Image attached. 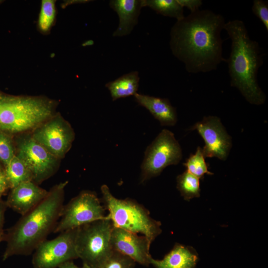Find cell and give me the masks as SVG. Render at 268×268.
I'll use <instances>...</instances> for the list:
<instances>
[{
    "label": "cell",
    "instance_id": "obj_1",
    "mask_svg": "<svg viewBox=\"0 0 268 268\" xmlns=\"http://www.w3.org/2000/svg\"><path fill=\"white\" fill-rule=\"evenodd\" d=\"M222 15L208 9L198 10L177 20L170 32L173 55L184 63L191 73L215 70L222 62L221 32L225 24Z\"/></svg>",
    "mask_w": 268,
    "mask_h": 268
},
{
    "label": "cell",
    "instance_id": "obj_2",
    "mask_svg": "<svg viewBox=\"0 0 268 268\" xmlns=\"http://www.w3.org/2000/svg\"><path fill=\"white\" fill-rule=\"evenodd\" d=\"M67 183L65 181L53 186L38 205L22 215L7 230L3 261L13 256L31 254L54 232L64 205L65 189Z\"/></svg>",
    "mask_w": 268,
    "mask_h": 268
},
{
    "label": "cell",
    "instance_id": "obj_3",
    "mask_svg": "<svg viewBox=\"0 0 268 268\" xmlns=\"http://www.w3.org/2000/svg\"><path fill=\"white\" fill-rule=\"evenodd\" d=\"M224 29L231 40L230 56L226 59L230 85L236 87L249 103L263 104L266 96L258 82V73L263 64L259 43L252 40L244 23L235 19L225 23Z\"/></svg>",
    "mask_w": 268,
    "mask_h": 268
},
{
    "label": "cell",
    "instance_id": "obj_4",
    "mask_svg": "<svg viewBox=\"0 0 268 268\" xmlns=\"http://www.w3.org/2000/svg\"><path fill=\"white\" fill-rule=\"evenodd\" d=\"M53 102L46 98L4 95L0 103V130L17 133L34 130L54 114Z\"/></svg>",
    "mask_w": 268,
    "mask_h": 268
},
{
    "label": "cell",
    "instance_id": "obj_5",
    "mask_svg": "<svg viewBox=\"0 0 268 268\" xmlns=\"http://www.w3.org/2000/svg\"><path fill=\"white\" fill-rule=\"evenodd\" d=\"M104 206L114 227L142 234L151 243L162 232L161 222L150 216L147 209L134 201L118 199L106 185L101 187Z\"/></svg>",
    "mask_w": 268,
    "mask_h": 268
},
{
    "label": "cell",
    "instance_id": "obj_6",
    "mask_svg": "<svg viewBox=\"0 0 268 268\" xmlns=\"http://www.w3.org/2000/svg\"><path fill=\"white\" fill-rule=\"evenodd\" d=\"M113 225L107 217L77 228L75 240L78 258L89 268H100L113 251L111 236Z\"/></svg>",
    "mask_w": 268,
    "mask_h": 268
},
{
    "label": "cell",
    "instance_id": "obj_7",
    "mask_svg": "<svg viewBox=\"0 0 268 268\" xmlns=\"http://www.w3.org/2000/svg\"><path fill=\"white\" fill-rule=\"evenodd\" d=\"M182 156L181 147L174 134L163 129L144 152L141 165L140 183L159 176L168 166L177 165Z\"/></svg>",
    "mask_w": 268,
    "mask_h": 268
},
{
    "label": "cell",
    "instance_id": "obj_8",
    "mask_svg": "<svg viewBox=\"0 0 268 268\" xmlns=\"http://www.w3.org/2000/svg\"><path fill=\"white\" fill-rule=\"evenodd\" d=\"M105 208L95 192L83 191L64 205L53 232L60 233L94 221L105 219Z\"/></svg>",
    "mask_w": 268,
    "mask_h": 268
},
{
    "label": "cell",
    "instance_id": "obj_9",
    "mask_svg": "<svg viewBox=\"0 0 268 268\" xmlns=\"http://www.w3.org/2000/svg\"><path fill=\"white\" fill-rule=\"evenodd\" d=\"M77 228L60 233L55 238L45 240L33 252L34 268H58L64 263L77 259L75 240Z\"/></svg>",
    "mask_w": 268,
    "mask_h": 268
},
{
    "label": "cell",
    "instance_id": "obj_10",
    "mask_svg": "<svg viewBox=\"0 0 268 268\" xmlns=\"http://www.w3.org/2000/svg\"><path fill=\"white\" fill-rule=\"evenodd\" d=\"M31 136L58 159L70 150L75 134L70 124L59 114H55L33 131Z\"/></svg>",
    "mask_w": 268,
    "mask_h": 268
},
{
    "label": "cell",
    "instance_id": "obj_11",
    "mask_svg": "<svg viewBox=\"0 0 268 268\" xmlns=\"http://www.w3.org/2000/svg\"><path fill=\"white\" fill-rule=\"evenodd\" d=\"M15 154L30 170L32 181L40 184L58 169L59 159L50 154L32 136L22 138Z\"/></svg>",
    "mask_w": 268,
    "mask_h": 268
},
{
    "label": "cell",
    "instance_id": "obj_12",
    "mask_svg": "<svg viewBox=\"0 0 268 268\" xmlns=\"http://www.w3.org/2000/svg\"><path fill=\"white\" fill-rule=\"evenodd\" d=\"M191 130L197 131L203 139L205 144L202 150L205 158L226 160L232 147V139L218 117H204Z\"/></svg>",
    "mask_w": 268,
    "mask_h": 268
},
{
    "label": "cell",
    "instance_id": "obj_13",
    "mask_svg": "<svg viewBox=\"0 0 268 268\" xmlns=\"http://www.w3.org/2000/svg\"><path fill=\"white\" fill-rule=\"evenodd\" d=\"M111 243L113 250L130 257L135 263L144 266L150 265L151 243L144 236L113 226Z\"/></svg>",
    "mask_w": 268,
    "mask_h": 268
},
{
    "label": "cell",
    "instance_id": "obj_14",
    "mask_svg": "<svg viewBox=\"0 0 268 268\" xmlns=\"http://www.w3.org/2000/svg\"><path fill=\"white\" fill-rule=\"evenodd\" d=\"M48 193L34 182H25L11 189L5 203L7 207L22 215L38 205Z\"/></svg>",
    "mask_w": 268,
    "mask_h": 268
},
{
    "label": "cell",
    "instance_id": "obj_15",
    "mask_svg": "<svg viewBox=\"0 0 268 268\" xmlns=\"http://www.w3.org/2000/svg\"><path fill=\"white\" fill-rule=\"evenodd\" d=\"M109 5L119 18L118 26L113 36L122 37L130 34L138 23L142 0H111Z\"/></svg>",
    "mask_w": 268,
    "mask_h": 268
},
{
    "label": "cell",
    "instance_id": "obj_16",
    "mask_svg": "<svg viewBox=\"0 0 268 268\" xmlns=\"http://www.w3.org/2000/svg\"><path fill=\"white\" fill-rule=\"evenodd\" d=\"M134 96L136 102L146 109L162 126H174L176 124L177 115L176 108L167 98L137 93Z\"/></svg>",
    "mask_w": 268,
    "mask_h": 268
},
{
    "label": "cell",
    "instance_id": "obj_17",
    "mask_svg": "<svg viewBox=\"0 0 268 268\" xmlns=\"http://www.w3.org/2000/svg\"><path fill=\"white\" fill-rule=\"evenodd\" d=\"M198 260V253L192 247L176 243L163 259L151 257L150 264L155 268H195Z\"/></svg>",
    "mask_w": 268,
    "mask_h": 268
},
{
    "label": "cell",
    "instance_id": "obj_18",
    "mask_svg": "<svg viewBox=\"0 0 268 268\" xmlns=\"http://www.w3.org/2000/svg\"><path fill=\"white\" fill-rule=\"evenodd\" d=\"M138 72L133 71L125 74L105 85L109 90L113 101L134 96L139 86Z\"/></svg>",
    "mask_w": 268,
    "mask_h": 268
},
{
    "label": "cell",
    "instance_id": "obj_19",
    "mask_svg": "<svg viewBox=\"0 0 268 268\" xmlns=\"http://www.w3.org/2000/svg\"><path fill=\"white\" fill-rule=\"evenodd\" d=\"M5 166L4 172L9 188L12 189L23 182L32 181V175L30 170L15 155Z\"/></svg>",
    "mask_w": 268,
    "mask_h": 268
},
{
    "label": "cell",
    "instance_id": "obj_20",
    "mask_svg": "<svg viewBox=\"0 0 268 268\" xmlns=\"http://www.w3.org/2000/svg\"><path fill=\"white\" fill-rule=\"evenodd\" d=\"M142 7H149L156 13L176 18L177 21L185 17L184 8L177 0H142Z\"/></svg>",
    "mask_w": 268,
    "mask_h": 268
},
{
    "label": "cell",
    "instance_id": "obj_21",
    "mask_svg": "<svg viewBox=\"0 0 268 268\" xmlns=\"http://www.w3.org/2000/svg\"><path fill=\"white\" fill-rule=\"evenodd\" d=\"M177 188L186 201L200 197V179L186 170L177 176Z\"/></svg>",
    "mask_w": 268,
    "mask_h": 268
},
{
    "label": "cell",
    "instance_id": "obj_22",
    "mask_svg": "<svg viewBox=\"0 0 268 268\" xmlns=\"http://www.w3.org/2000/svg\"><path fill=\"white\" fill-rule=\"evenodd\" d=\"M183 165L186 168V171L198 178H203L205 174L211 175L213 173L208 169V165L205 162L202 148L198 146L194 154H191L186 159Z\"/></svg>",
    "mask_w": 268,
    "mask_h": 268
},
{
    "label": "cell",
    "instance_id": "obj_23",
    "mask_svg": "<svg viewBox=\"0 0 268 268\" xmlns=\"http://www.w3.org/2000/svg\"><path fill=\"white\" fill-rule=\"evenodd\" d=\"M56 13L55 1L52 0L42 1L41 10L38 19V25L44 32L49 30L52 25Z\"/></svg>",
    "mask_w": 268,
    "mask_h": 268
},
{
    "label": "cell",
    "instance_id": "obj_24",
    "mask_svg": "<svg viewBox=\"0 0 268 268\" xmlns=\"http://www.w3.org/2000/svg\"><path fill=\"white\" fill-rule=\"evenodd\" d=\"M135 262L130 257L113 250L100 268H134Z\"/></svg>",
    "mask_w": 268,
    "mask_h": 268
},
{
    "label": "cell",
    "instance_id": "obj_25",
    "mask_svg": "<svg viewBox=\"0 0 268 268\" xmlns=\"http://www.w3.org/2000/svg\"><path fill=\"white\" fill-rule=\"evenodd\" d=\"M15 155L10 137L5 132L0 130V160L5 166Z\"/></svg>",
    "mask_w": 268,
    "mask_h": 268
},
{
    "label": "cell",
    "instance_id": "obj_26",
    "mask_svg": "<svg viewBox=\"0 0 268 268\" xmlns=\"http://www.w3.org/2000/svg\"><path fill=\"white\" fill-rule=\"evenodd\" d=\"M253 13L259 18L268 31V2L263 0H254L252 8Z\"/></svg>",
    "mask_w": 268,
    "mask_h": 268
},
{
    "label": "cell",
    "instance_id": "obj_27",
    "mask_svg": "<svg viewBox=\"0 0 268 268\" xmlns=\"http://www.w3.org/2000/svg\"><path fill=\"white\" fill-rule=\"evenodd\" d=\"M179 4L184 8H188L191 12H194L199 9L202 4L201 0H177Z\"/></svg>",
    "mask_w": 268,
    "mask_h": 268
},
{
    "label": "cell",
    "instance_id": "obj_28",
    "mask_svg": "<svg viewBox=\"0 0 268 268\" xmlns=\"http://www.w3.org/2000/svg\"><path fill=\"white\" fill-rule=\"evenodd\" d=\"M7 208L5 201L0 198V242L4 241L5 233L3 229L4 215Z\"/></svg>",
    "mask_w": 268,
    "mask_h": 268
},
{
    "label": "cell",
    "instance_id": "obj_29",
    "mask_svg": "<svg viewBox=\"0 0 268 268\" xmlns=\"http://www.w3.org/2000/svg\"><path fill=\"white\" fill-rule=\"evenodd\" d=\"M9 188L4 170H0V198Z\"/></svg>",
    "mask_w": 268,
    "mask_h": 268
},
{
    "label": "cell",
    "instance_id": "obj_30",
    "mask_svg": "<svg viewBox=\"0 0 268 268\" xmlns=\"http://www.w3.org/2000/svg\"><path fill=\"white\" fill-rule=\"evenodd\" d=\"M58 268H89L87 266L82 265L81 267H79L73 263L72 261H67L62 265Z\"/></svg>",
    "mask_w": 268,
    "mask_h": 268
},
{
    "label": "cell",
    "instance_id": "obj_31",
    "mask_svg": "<svg viewBox=\"0 0 268 268\" xmlns=\"http://www.w3.org/2000/svg\"><path fill=\"white\" fill-rule=\"evenodd\" d=\"M4 95V94H3L0 92V102L2 100Z\"/></svg>",
    "mask_w": 268,
    "mask_h": 268
},
{
    "label": "cell",
    "instance_id": "obj_32",
    "mask_svg": "<svg viewBox=\"0 0 268 268\" xmlns=\"http://www.w3.org/2000/svg\"><path fill=\"white\" fill-rule=\"evenodd\" d=\"M0 170H1L0 169Z\"/></svg>",
    "mask_w": 268,
    "mask_h": 268
}]
</instances>
